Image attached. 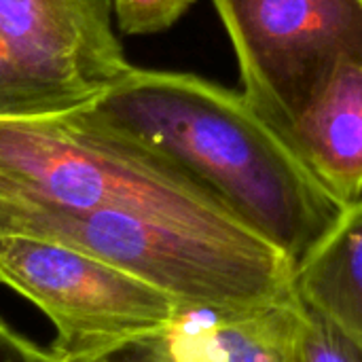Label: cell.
Here are the masks:
<instances>
[{"mask_svg": "<svg viewBox=\"0 0 362 362\" xmlns=\"http://www.w3.org/2000/svg\"><path fill=\"white\" fill-rule=\"evenodd\" d=\"M297 301L362 346V197L295 263Z\"/></svg>", "mask_w": 362, "mask_h": 362, "instance_id": "8", "label": "cell"}, {"mask_svg": "<svg viewBox=\"0 0 362 362\" xmlns=\"http://www.w3.org/2000/svg\"><path fill=\"white\" fill-rule=\"evenodd\" d=\"M284 142L337 204L362 197V59L337 66L282 132Z\"/></svg>", "mask_w": 362, "mask_h": 362, "instance_id": "7", "label": "cell"}, {"mask_svg": "<svg viewBox=\"0 0 362 362\" xmlns=\"http://www.w3.org/2000/svg\"><path fill=\"white\" fill-rule=\"evenodd\" d=\"M0 233L72 246L182 305L257 308L295 299V263L240 221L191 223L129 210L0 212Z\"/></svg>", "mask_w": 362, "mask_h": 362, "instance_id": "2", "label": "cell"}, {"mask_svg": "<svg viewBox=\"0 0 362 362\" xmlns=\"http://www.w3.org/2000/svg\"><path fill=\"white\" fill-rule=\"evenodd\" d=\"M85 110L159 155L293 263L341 210L242 91L204 76L134 66Z\"/></svg>", "mask_w": 362, "mask_h": 362, "instance_id": "1", "label": "cell"}, {"mask_svg": "<svg viewBox=\"0 0 362 362\" xmlns=\"http://www.w3.org/2000/svg\"><path fill=\"white\" fill-rule=\"evenodd\" d=\"M297 362H362V346L301 305Z\"/></svg>", "mask_w": 362, "mask_h": 362, "instance_id": "10", "label": "cell"}, {"mask_svg": "<svg viewBox=\"0 0 362 362\" xmlns=\"http://www.w3.org/2000/svg\"><path fill=\"white\" fill-rule=\"evenodd\" d=\"M0 282L55 327L59 362L100 361L168 327L185 308L144 280L59 242L0 233Z\"/></svg>", "mask_w": 362, "mask_h": 362, "instance_id": "3", "label": "cell"}, {"mask_svg": "<svg viewBox=\"0 0 362 362\" xmlns=\"http://www.w3.org/2000/svg\"><path fill=\"white\" fill-rule=\"evenodd\" d=\"M195 0H112V17L121 34L146 36L172 28Z\"/></svg>", "mask_w": 362, "mask_h": 362, "instance_id": "11", "label": "cell"}, {"mask_svg": "<svg viewBox=\"0 0 362 362\" xmlns=\"http://www.w3.org/2000/svg\"><path fill=\"white\" fill-rule=\"evenodd\" d=\"M0 40L30 72L93 102L134 68L112 0H0Z\"/></svg>", "mask_w": 362, "mask_h": 362, "instance_id": "5", "label": "cell"}, {"mask_svg": "<svg viewBox=\"0 0 362 362\" xmlns=\"http://www.w3.org/2000/svg\"><path fill=\"white\" fill-rule=\"evenodd\" d=\"M301 303L257 308L185 305L174 320L138 337L104 362H297Z\"/></svg>", "mask_w": 362, "mask_h": 362, "instance_id": "6", "label": "cell"}, {"mask_svg": "<svg viewBox=\"0 0 362 362\" xmlns=\"http://www.w3.org/2000/svg\"><path fill=\"white\" fill-rule=\"evenodd\" d=\"M233 45L242 95L282 136L308 98L362 59V0H212Z\"/></svg>", "mask_w": 362, "mask_h": 362, "instance_id": "4", "label": "cell"}, {"mask_svg": "<svg viewBox=\"0 0 362 362\" xmlns=\"http://www.w3.org/2000/svg\"><path fill=\"white\" fill-rule=\"evenodd\" d=\"M55 362H59V361H55ZM89 362H104V361H89Z\"/></svg>", "mask_w": 362, "mask_h": 362, "instance_id": "13", "label": "cell"}, {"mask_svg": "<svg viewBox=\"0 0 362 362\" xmlns=\"http://www.w3.org/2000/svg\"><path fill=\"white\" fill-rule=\"evenodd\" d=\"M89 104L93 100L30 72L0 40V121L57 117Z\"/></svg>", "mask_w": 362, "mask_h": 362, "instance_id": "9", "label": "cell"}, {"mask_svg": "<svg viewBox=\"0 0 362 362\" xmlns=\"http://www.w3.org/2000/svg\"><path fill=\"white\" fill-rule=\"evenodd\" d=\"M0 362H55V358L0 318Z\"/></svg>", "mask_w": 362, "mask_h": 362, "instance_id": "12", "label": "cell"}]
</instances>
